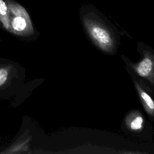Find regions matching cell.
I'll return each mask as SVG.
<instances>
[{"label":"cell","instance_id":"cell-4","mask_svg":"<svg viewBox=\"0 0 154 154\" xmlns=\"http://www.w3.org/2000/svg\"><path fill=\"white\" fill-rule=\"evenodd\" d=\"M138 90L139 91V93L140 94V96H141L144 103L145 104L147 109L148 110H150L149 112L151 113L152 114H153V108H154V103H153L152 99L147 93H146L144 91L142 90L138 87Z\"/></svg>","mask_w":154,"mask_h":154},{"label":"cell","instance_id":"cell-2","mask_svg":"<svg viewBox=\"0 0 154 154\" xmlns=\"http://www.w3.org/2000/svg\"><path fill=\"white\" fill-rule=\"evenodd\" d=\"M83 21L90 35L100 48L107 49L111 47L113 40L109 31L97 19L94 13L84 16Z\"/></svg>","mask_w":154,"mask_h":154},{"label":"cell","instance_id":"cell-5","mask_svg":"<svg viewBox=\"0 0 154 154\" xmlns=\"http://www.w3.org/2000/svg\"><path fill=\"white\" fill-rule=\"evenodd\" d=\"M143 120L141 116H137L130 123V128L133 130L140 129L142 127Z\"/></svg>","mask_w":154,"mask_h":154},{"label":"cell","instance_id":"cell-6","mask_svg":"<svg viewBox=\"0 0 154 154\" xmlns=\"http://www.w3.org/2000/svg\"><path fill=\"white\" fill-rule=\"evenodd\" d=\"M9 72L6 67H0V87L3 86L7 81Z\"/></svg>","mask_w":154,"mask_h":154},{"label":"cell","instance_id":"cell-1","mask_svg":"<svg viewBox=\"0 0 154 154\" xmlns=\"http://www.w3.org/2000/svg\"><path fill=\"white\" fill-rule=\"evenodd\" d=\"M0 25L7 31L22 35L31 23L26 10L16 0H0Z\"/></svg>","mask_w":154,"mask_h":154},{"label":"cell","instance_id":"cell-3","mask_svg":"<svg viewBox=\"0 0 154 154\" xmlns=\"http://www.w3.org/2000/svg\"><path fill=\"white\" fill-rule=\"evenodd\" d=\"M153 69V61L149 57L143 58L136 66L137 73L142 77H147L152 72Z\"/></svg>","mask_w":154,"mask_h":154}]
</instances>
